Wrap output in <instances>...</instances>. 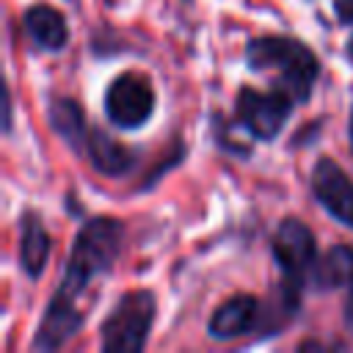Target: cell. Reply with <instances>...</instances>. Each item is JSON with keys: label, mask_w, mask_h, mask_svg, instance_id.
<instances>
[{"label": "cell", "mask_w": 353, "mask_h": 353, "mask_svg": "<svg viewBox=\"0 0 353 353\" xmlns=\"http://www.w3.org/2000/svg\"><path fill=\"white\" fill-rule=\"evenodd\" d=\"M135 154H138L135 149L124 146L110 132H105L99 127H91L88 130L83 157H88V163L94 165V171H99L102 176H124L127 171H132Z\"/></svg>", "instance_id": "cell-9"}, {"label": "cell", "mask_w": 353, "mask_h": 353, "mask_svg": "<svg viewBox=\"0 0 353 353\" xmlns=\"http://www.w3.org/2000/svg\"><path fill=\"white\" fill-rule=\"evenodd\" d=\"M22 28L33 39V44L47 52H58L69 41V25H66L63 14L47 3L28 6L22 11Z\"/></svg>", "instance_id": "cell-10"}, {"label": "cell", "mask_w": 353, "mask_h": 353, "mask_svg": "<svg viewBox=\"0 0 353 353\" xmlns=\"http://www.w3.org/2000/svg\"><path fill=\"white\" fill-rule=\"evenodd\" d=\"M309 185L317 204L334 221L353 229V179L345 174V168L331 157H320L309 174Z\"/></svg>", "instance_id": "cell-7"}, {"label": "cell", "mask_w": 353, "mask_h": 353, "mask_svg": "<svg viewBox=\"0 0 353 353\" xmlns=\"http://www.w3.org/2000/svg\"><path fill=\"white\" fill-rule=\"evenodd\" d=\"M243 61L251 72H270L273 85L284 88L298 105L309 102L320 77V58L292 36H256L245 44Z\"/></svg>", "instance_id": "cell-2"}, {"label": "cell", "mask_w": 353, "mask_h": 353, "mask_svg": "<svg viewBox=\"0 0 353 353\" xmlns=\"http://www.w3.org/2000/svg\"><path fill=\"white\" fill-rule=\"evenodd\" d=\"M345 52H347V58H353V33H350V39H347V47H345Z\"/></svg>", "instance_id": "cell-18"}, {"label": "cell", "mask_w": 353, "mask_h": 353, "mask_svg": "<svg viewBox=\"0 0 353 353\" xmlns=\"http://www.w3.org/2000/svg\"><path fill=\"white\" fill-rule=\"evenodd\" d=\"M3 94H6V102H3V110H6V132H11V88L6 85Z\"/></svg>", "instance_id": "cell-16"}, {"label": "cell", "mask_w": 353, "mask_h": 353, "mask_svg": "<svg viewBox=\"0 0 353 353\" xmlns=\"http://www.w3.org/2000/svg\"><path fill=\"white\" fill-rule=\"evenodd\" d=\"M312 284L317 290H336L347 287L353 279V248L350 245H331L312 270Z\"/></svg>", "instance_id": "cell-13"}, {"label": "cell", "mask_w": 353, "mask_h": 353, "mask_svg": "<svg viewBox=\"0 0 353 353\" xmlns=\"http://www.w3.org/2000/svg\"><path fill=\"white\" fill-rule=\"evenodd\" d=\"M292 105L298 102L279 85L270 91L243 85L234 97V121L256 141H276L292 116Z\"/></svg>", "instance_id": "cell-4"}, {"label": "cell", "mask_w": 353, "mask_h": 353, "mask_svg": "<svg viewBox=\"0 0 353 353\" xmlns=\"http://www.w3.org/2000/svg\"><path fill=\"white\" fill-rule=\"evenodd\" d=\"M345 290H347V295H345V309H342V320H345V328H347V334L353 336V279H350V284H347Z\"/></svg>", "instance_id": "cell-15"}, {"label": "cell", "mask_w": 353, "mask_h": 353, "mask_svg": "<svg viewBox=\"0 0 353 353\" xmlns=\"http://www.w3.org/2000/svg\"><path fill=\"white\" fill-rule=\"evenodd\" d=\"M124 234L127 232L119 218L97 215V218L85 221L80 226V232L74 234L63 276L50 298L77 306V301L85 292V287L91 284V279L108 273L113 268V262L119 259V254L124 248Z\"/></svg>", "instance_id": "cell-1"}, {"label": "cell", "mask_w": 353, "mask_h": 353, "mask_svg": "<svg viewBox=\"0 0 353 353\" xmlns=\"http://www.w3.org/2000/svg\"><path fill=\"white\" fill-rule=\"evenodd\" d=\"M259 301L248 292H237L232 298H226L210 317L207 323V334L212 339L229 342L237 336H245L251 328L259 325Z\"/></svg>", "instance_id": "cell-8"}, {"label": "cell", "mask_w": 353, "mask_h": 353, "mask_svg": "<svg viewBox=\"0 0 353 353\" xmlns=\"http://www.w3.org/2000/svg\"><path fill=\"white\" fill-rule=\"evenodd\" d=\"M50 234L44 229V223L39 221L36 212H22L19 215V268L28 279H39L47 268L50 259Z\"/></svg>", "instance_id": "cell-11"}, {"label": "cell", "mask_w": 353, "mask_h": 353, "mask_svg": "<svg viewBox=\"0 0 353 353\" xmlns=\"http://www.w3.org/2000/svg\"><path fill=\"white\" fill-rule=\"evenodd\" d=\"M273 259L281 268L284 279L292 281H306L317 265V243H314V232L301 221V218H284L276 232H273V243H270Z\"/></svg>", "instance_id": "cell-6"}, {"label": "cell", "mask_w": 353, "mask_h": 353, "mask_svg": "<svg viewBox=\"0 0 353 353\" xmlns=\"http://www.w3.org/2000/svg\"><path fill=\"white\" fill-rule=\"evenodd\" d=\"M157 314V298L152 290L124 292L110 314L99 325V345L105 353H138L146 347L152 323Z\"/></svg>", "instance_id": "cell-3"}, {"label": "cell", "mask_w": 353, "mask_h": 353, "mask_svg": "<svg viewBox=\"0 0 353 353\" xmlns=\"http://www.w3.org/2000/svg\"><path fill=\"white\" fill-rule=\"evenodd\" d=\"M347 138H350V149H353V108H350V121H347Z\"/></svg>", "instance_id": "cell-17"}, {"label": "cell", "mask_w": 353, "mask_h": 353, "mask_svg": "<svg viewBox=\"0 0 353 353\" xmlns=\"http://www.w3.org/2000/svg\"><path fill=\"white\" fill-rule=\"evenodd\" d=\"M334 14L342 25H353V0H334Z\"/></svg>", "instance_id": "cell-14"}, {"label": "cell", "mask_w": 353, "mask_h": 353, "mask_svg": "<svg viewBox=\"0 0 353 353\" xmlns=\"http://www.w3.org/2000/svg\"><path fill=\"white\" fill-rule=\"evenodd\" d=\"M154 88L141 72H121L105 88V116L119 130H138L154 113Z\"/></svg>", "instance_id": "cell-5"}, {"label": "cell", "mask_w": 353, "mask_h": 353, "mask_svg": "<svg viewBox=\"0 0 353 353\" xmlns=\"http://www.w3.org/2000/svg\"><path fill=\"white\" fill-rule=\"evenodd\" d=\"M47 119H50V127L58 132V138L72 146L77 154H83L85 149V138H88V124H85V113L80 108L77 99L72 97H50V105H47Z\"/></svg>", "instance_id": "cell-12"}]
</instances>
